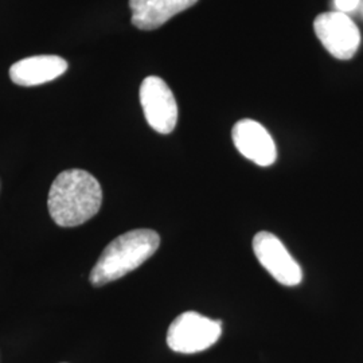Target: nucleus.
<instances>
[{
  "label": "nucleus",
  "mask_w": 363,
  "mask_h": 363,
  "mask_svg": "<svg viewBox=\"0 0 363 363\" xmlns=\"http://www.w3.org/2000/svg\"><path fill=\"white\" fill-rule=\"evenodd\" d=\"M101 202V186L91 174L84 169H66L52 182L48 208L58 226L74 228L94 217Z\"/></svg>",
  "instance_id": "1"
},
{
  "label": "nucleus",
  "mask_w": 363,
  "mask_h": 363,
  "mask_svg": "<svg viewBox=\"0 0 363 363\" xmlns=\"http://www.w3.org/2000/svg\"><path fill=\"white\" fill-rule=\"evenodd\" d=\"M160 245V237L151 229H135L118 235L105 247L91 272V283L103 286L135 271Z\"/></svg>",
  "instance_id": "2"
},
{
  "label": "nucleus",
  "mask_w": 363,
  "mask_h": 363,
  "mask_svg": "<svg viewBox=\"0 0 363 363\" xmlns=\"http://www.w3.org/2000/svg\"><path fill=\"white\" fill-rule=\"evenodd\" d=\"M222 334V323L195 311L181 313L169 325L167 345L181 354H195L208 350Z\"/></svg>",
  "instance_id": "3"
},
{
  "label": "nucleus",
  "mask_w": 363,
  "mask_h": 363,
  "mask_svg": "<svg viewBox=\"0 0 363 363\" xmlns=\"http://www.w3.org/2000/svg\"><path fill=\"white\" fill-rule=\"evenodd\" d=\"M313 28L322 45L337 60H350L361 45L359 30L346 13H320L313 22Z\"/></svg>",
  "instance_id": "4"
},
{
  "label": "nucleus",
  "mask_w": 363,
  "mask_h": 363,
  "mask_svg": "<svg viewBox=\"0 0 363 363\" xmlns=\"http://www.w3.org/2000/svg\"><path fill=\"white\" fill-rule=\"evenodd\" d=\"M253 252L259 264L277 283L286 286H296L301 283V267L274 234L269 232L256 234L253 238Z\"/></svg>",
  "instance_id": "5"
},
{
  "label": "nucleus",
  "mask_w": 363,
  "mask_h": 363,
  "mask_svg": "<svg viewBox=\"0 0 363 363\" xmlns=\"http://www.w3.org/2000/svg\"><path fill=\"white\" fill-rule=\"evenodd\" d=\"M140 104L148 125L159 133L167 135L175 130L178 105L169 85L160 77L150 76L140 86Z\"/></svg>",
  "instance_id": "6"
},
{
  "label": "nucleus",
  "mask_w": 363,
  "mask_h": 363,
  "mask_svg": "<svg viewBox=\"0 0 363 363\" xmlns=\"http://www.w3.org/2000/svg\"><path fill=\"white\" fill-rule=\"evenodd\" d=\"M235 148L242 156L261 167L272 166L277 159L276 144L272 136L257 121L244 118L235 123L232 130Z\"/></svg>",
  "instance_id": "7"
},
{
  "label": "nucleus",
  "mask_w": 363,
  "mask_h": 363,
  "mask_svg": "<svg viewBox=\"0 0 363 363\" xmlns=\"http://www.w3.org/2000/svg\"><path fill=\"white\" fill-rule=\"evenodd\" d=\"M67 62L58 55H35L15 62L10 67V77L16 85L37 86L62 76Z\"/></svg>",
  "instance_id": "8"
},
{
  "label": "nucleus",
  "mask_w": 363,
  "mask_h": 363,
  "mask_svg": "<svg viewBox=\"0 0 363 363\" xmlns=\"http://www.w3.org/2000/svg\"><path fill=\"white\" fill-rule=\"evenodd\" d=\"M198 0H130L132 25L140 30H155Z\"/></svg>",
  "instance_id": "9"
},
{
  "label": "nucleus",
  "mask_w": 363,
  "mask_h": 363,
  "mask_svg": "<svg viewBox=\"0 0 363 363\" xmlns=\"http://www.w3.org/2000/svg\"><path fill=\"white\" fill-rule=\"evenodd\" d=\"M361 0H335V7L339 13H350L352 10H355L358 7Z\"/></svg>",
  "instance_id": "10"
}]
</instances>
